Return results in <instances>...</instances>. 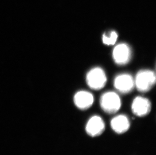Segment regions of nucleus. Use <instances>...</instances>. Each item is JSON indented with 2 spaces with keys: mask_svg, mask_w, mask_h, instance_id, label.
<instances>
[{
  "mask_svg": "<svg viewBox=\"0 0 156 155\" xmlns=\"http://www.w3.org/2000/svg\"><path fill=\"white\" fill-rule=\"evenodd\" d=\"M156 81L155 72L149 70H144L137 73L134 84L140 92H147L155 86Z\"/></svg>",
  "mask_w": 156,
  "mask_h": 155,
  "instance_id": "1",
  "label": "nucleus"
},
{
  "mask_svg": "<svg viewBox=\"0 0 156 155\" xmlns=\"http://www.w3.org/2000/svg\"><path fill=\"white\" fill-rule=\"evenodd\" d=\"M101 107L108 114H114L120 109L121 106L119 96L112 91L105 93L100 98Z\"/></svg>",
  "mask_w": 156,
  "mask_h": 155,
  "instance_id": "2",
  "label": "nucleus"
},
{
  "mask_svg": "<svg viewBox=\"0 0 156 155\" xmlns=\"http://www.w3.org/2000/svg\"><path fill=\"white\" fill-rule=\"evenodd\" d=\"M107 81L104 71L100 67L91 69L87 74L86 81L90 88L95 90L102 89Z\"/></svg>",
  "mask_w": 156,
  "mask_h": 155,
  "instance_id": "3",
  "label": "nucleus"
},
{
  "mask_svg": "<svg viewBox=\"0 0 156 155\" xmlns=\"http://www.w3.org/2000/svg\"><path fill=\"white\" fill-rule=\"evenodd\" d=\"M112 56L116 64L118 65H125L131 60L132 51L128 44L122 43L114 47Z\"/></svg>",
  "mask_w": 156,
  "mask_h": 155,
  "instance_id": "4",
  "label": "nucleus"
},
{
  "mask_svg": "<svg viewBox=\"0 0 156 155\" xmlns=\"http://www.w3.org/2000/svg\"><path fill=\"white\" fill-rule=\"evenodd\" d=\"M134 80L128 74H122L115 78L114 86L115 89L122 94L131 92L134 88Z\"/></svg>",
  "mask_w": 156,
  "mask_h": 155,
  "instance_id": "5",
  "label": "nucleus"
},
{
  "mask_svg": "<svg viewBox=\"0 0 156 155\" xmlns=\"http://www.w3.org/2000/svg\"><path fill=\"white\" fill-rule=\"evenodd\" d=\"M152 105L147 98L138 96L134 98L131 105V109L134 115L139 117H144L150 112Z\"/></svg>",
  "mask_w": 156,
  "mask_h": 155,
  "instance_id": "6",
  "label": "nucleus"
},
{
  "mask_svg": "<svg viewBox=\"0 0 156 155\" xmlns=\"http://www.w3.org/2000/svg\"><path fill=\"white\" fill-rule=\"evenodd\" d=\"M105 129L104 122L99 116H93L90 118L86 124L87 133L91 137H97L102 135Z\"/></svg>",
  "mask_w": 156,
  "mask_h": 155,
  "instance_id": "7",
  "label": "nucleus"
},
{
  "mask_svg": "<svg viewBox=\"0 0 156 155\" xmlns=\"http://www.w3.org/2000/svg\"><path fill=\"white\" fill-rule=\"evenodd\" d=\"M73 100L75 106L78 109L86 110L93 105L94 98L93 94L88 91H80L75 94Z\"/></svg>",
  "mask_w": 156,
  "mask_h": 155,
  "instance_id": "8",
  "label": "nucleus"
},
{
  "mask_svg": "<svg viewBox=\"0 0 156 155\" xmlns=\"http://www.w3.org/2000/svg\"><path fill=\"white\" fill-rule=\"evenodd\" d=\"M129 120L126 116L120 114L114 117L111 121V126L117 133H125L129 129Z\"/></svg>",
  "mask_w": 156,
  "mask_h": 155,
  "instance_id": "9",
  "label": "nucleus"
},
{
  "mask_svg": "<svg viewBox=\"0 0 156 155\" xmlns=\"http://www.w3.org/2000/svg\"><path fill=\"white\" fill-rule=\"evenodd\" d=\"M118 38V34L115 31H111L103 34L102 36V41L104 44L107 46L115 44Z\"/></svg>",
  "mask_w": 156,
  "mask_h": 155,
  "instance_id": "10",
  "label": "nucleus"
}]
</instances>
